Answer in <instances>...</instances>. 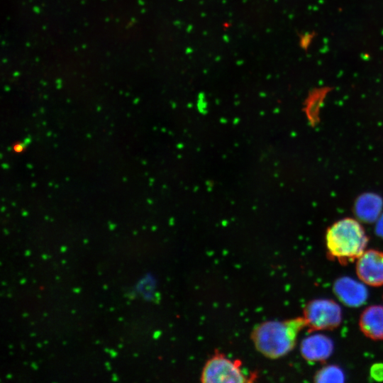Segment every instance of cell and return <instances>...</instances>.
<instances>
[{
    "label": "cell",
    "mask_w": 383,
    "mask_h": 383,
    "mask_svg": "<svg viewBox=\"0 0 383 383\" xmlns=\"http://www.w3.org/2000/svg\"><path fill=\"white\" fill-rule=\"evenodd\" d=\"M204 382H245L247 376L239 365L221 355L207 361L201 372Z\"/></svg>",
    "instance_id": "4"
},
{
    "label": "cell",
    "mask_w": 383,
    "mask_h": 383,
    "mask_svg": "<svg viewBox=\"0 0 383 383\" xmlns=\"http://www.w3.org/2000/svg\"><path fill=\"white\" fill-rule=\"evenodd\" d=\"M377 233L379 236L383 238V217L379 220L377 226Z\"/></svg>",
    "instance_id": "12"
},
{
    "label": "cell",
    "mask_w": 383,
    "mask_h": 383,
    "mask_svg": "<svg viewBox=\"0 0 383 383\" xmlns=\"http://www.w3.org/2000/svg\"><path fill=\"white\" fill-rule=\"evenodd\" d=\"M333 292L343 304L350 307L361 306L368 296L365 286L349 277L338 279L334 283Z\"/></svg>",
    "instance_id": "6"
},
{
    "label": "cell",
    "mask_w": 383,
    "mask_h": 383,
    "mask_svg": "<svg viewBox=\"0 0 383 383\" xmlns=\"http://www.w3.org/2000/svg\"><path fill=\"white\" fill-rule=\"evenodd\" d=\"M329 255L340 263L358 259L365 252L368 238L362 226L353 218H343L333 224L326 233Z\"/></svg>",
    "instance_id": "2"
},
{
    "label": "cell",
    "mask_w": 383,
    "mask_h": 383,
    "mask_svg": "<svg viewBox=\"0 0 383 383\" xmlns=\"http://www.w3.org/2000/svg\"><path fill=\"white\" fill-rule=\"evenodd\" d=\"M316 382H343L344 374L340 367L328 365L320 370L314 377Z\"/></svg>",
    "instance_id": "9"
},
{
    "label": "cell",
    "mask_w": 383,
    "mask_h": 383,
    "mask_svg": "<svg viewBox=\"0 0 383 383\" xmlns=\"http://www.w3.org/2000/svg\"><path fill=\"white\" fill-rule=\"evenodd\" d=\"M371 374L377 380H383V365H374L371 369Z\"/></svg>",
    "instance_id": "11"
},
{
    "label": "cell",
    "mask_w": 383,
    "mask_h": 383,
    "mask_svg": "<svg viewBox=\"0 0 383 383\" xmlns=\"http://www.w3.org/2000/svg\"><path fill=\"white\" fill-rule=\"evenodd\" d=\"M304 318L311 331L331 330L340 324L342 311L340 306L333 300L314 299L305 306Z\"/></svg>",
    "instance_id": "3"
},
{
    "label": "cell",
    "mask_w": 383,
    "mask_h": 383,
    "mask_svg": "<svg viewBox=\"0 0 383 383\" xmlns=\"http://www.w3.org/2000/svg\"><path fill=\"white\" fill-rule=\"evenodd\" d=\"M305 326L304 317L265 321L254 330L252 340L260 353L269 358H279L294 348L299 331Z\"/></svg>",
    "instance_id": "1"
},
{
    "label": "cell",
    "mask_w": 383,
    "mask_h": 383,
    "mask_svg": "<svg viewBox=\"0 0 383 383\" xmlns=\"http://www.w3.org/2000/svg\"><path fill=\"white\" fill-rule=\"evenodd\" d=\"M315 36V33H305L304 34H301L299 37V45L300 47L303 49L306 50L309 45H311V43L313 40V38Z\"/></svg>",
    "instance_id": "10"
},
{
    "label": "cell",
    "mask_w": 383,
    "mask_h": 383,
    "mask_svg": "<svg viewBox=\"0 0 383 383\" xmlns=\"http://www.w3.org/2000/svg\"><path fill=\"white\" fill-rule=\"evenodd\" d=\"M356 273L367 285H383V252L376 250L365 251L357 259Z\"/></svg>",
    "instance_id": "5"
},
{
    "label": "cell",
    "mask_w": 383,
    "mask_h": 383,
    "mask_svg": "<svg viewBox=\"0 0 383 383\" xmlns=\"http://www.w3.org/2000/svg\"><path fill=\"white\" fill-rule=\"evenodd\" d=\"M359 326L362 333L372 340H383V306L372 305L362 313Z\"/></svg>",
    "instance_id": "8"
},
{
    "label": "cell",
    "mask_w": 383,
    "mask_h": 383,
    "mask_svg": "<svg viewBox=\"0 0 383 383\" xmlns=\"http://www.w3.org/2000/svg\"><path fill=\"white\" fill-rule=\"evenodd\" d=\"M333 350V341L323 334L308 336L301 341L300 345L302 357L309 362H323L331 356Z\"/></svg>",
    "instance_id": "7"
}]
</instances>
